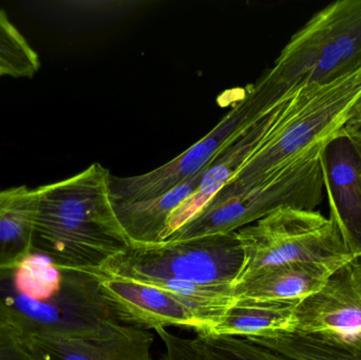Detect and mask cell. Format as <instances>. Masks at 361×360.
<instances>
[{
  "label": "cell",
  "mask_w": 361,
  "mask_h": 360,
  "mask_svg": "<svg viewBox=\"0 0 361 360\" xmlns=\"http://www.w3.org/2000/svg\"><path fill=\"white\" fill-rule=\"evenodd\" d=\"M246 340L300 360H361V334L343 340L334 336L278 331Z\"/></svg>",
  "instance_id": "cell-17"
},
{
  "label": "cell",
  "mask_w": 361,
  "mask_h": 360,
  "mask_svg": "<svg viewBox=\"0 0 361 360\" xmlns=\"http://www.w3.org/2000/svg\"><path fill=\"white\" fill-rule=\"evenodd\" d=\"M277 104L257 118L235 143L222 150L207 165L203 179L195 194L171 215L167 239L195 218L258 150L273 124L274 110Z\"/></svg>",
  "instance_id": "cell-11"
},
{
  "label": "cell",
  "mask_w": 361,
  "mask_h": 360,
  "mask_svg": "<svg viewBox=\"0 0 361 360\" xmlns=\"http://www.w3.org/2000/svg\"><path fill=\"white\" fill-rule=\"evenodd\" d=\"M298 304L233 298L209 336L252 338L290 331L293 315Z\"/></svg>",
  "instance_id": "cell-16"
},
{
  "label": "cell",
  "mask_w": 361,
  "mask_h": 360,
  "mask_svg": "<svg viewBox=\"0 0 361 360\" xmlns=\"http://www.w3.org/2000/svg\"><path fill=\"white\" fill-rule=\"evenodd\" d=\"M110 175L93 163L73 177L35 188L33 251L59 266L99 274L128 249L114 211Z\"/></svg>",
  "instance_id": "cell-2"
},
{
  "label": "cell",
  "mask_w": 361,
  "mask_h": 360,
  "mask_svg": "<svg viewBox=\"0 0 361 360\" xmlns=\"http://www.w3.org/2000/svg\"><path fill=\"white\" fill-rule=\"evenodd\" d=\"M0 76H6V73H4V70L0 68Z\"/></svg>",
  "instance_id": "cell-22"
},
{
  "label": "cell",
  "mask_w": 361,
  "mask_h": 360,
  "mask_svg": "<svg viewBox=\"0 0 361 360\" xmlns=\"http://www.w3.org/2000/svg\"><path fill=\"white\" fill-rule=\"evenodd\" d=\"M192 342L204 360H300L246 338L197 335Z\"/></svg>",
  "instance_id": "cell-19"
},
{
  "label": "cell",
  "mask_w": 361,
  "mask_h": 360,
  "mask_svg": "<svg viewBox=\"0 0 361 360\" xmlns=\"http://www.w3.org/2000/svg\"><path fill=\"white\" fill-rule=\"evenodd\" d=\"M237 232L245 254L240 279L261 268L295 262L337 270L357 258L350 254L336 224L317 211L282 207Z\"/></svg>",
  "instance_id": "cell-6"
},
{
  "label": "cell",
  "mask_w": 361,
  "mask_h": 360,
  "mask_svg": "<svg viewBox=\"0 0 361 360\" xmlns=\"http://www.w3.org/2000/svg\"><path fill=\"white\" fill-rule=\"evenodd\" d=\"M244 266L245 254L235 230L179 242L130 245L111 258L99 274L150 285L195 283L235 287Z\"/></svg>",
  "instance_id": "cell-5"
},
{
  "label": "cell",
  "mask_w": 361,
  "mask_h": 360,
  "mask_svg": "<svg viewBox=\"0 0 361 360\" xmlns=\"http://www.w3.org/2000/svg\"><path fill=\"white\" fill-rule=\"evenodd\" d=\"M324 187L330 219L350 254L361 258V164L343 131L326 148Z\"/></svg>",
  "instance_id": "cell-10"
},
{
  "label": "cell",
  "mask_w": 361,
  "mask_h": 360,
  "mask_svg": "<svg viewBox=\"0 0 361 360\" xmlns=\"http://www.w3.org/2000/svg\"><path fill=\"white\" fill-rule=\"evenodd\" d=\"M279 101L281 99L276 95L269 78L263 75L210 132L177 158L143 175L127 178L110 175L112 203H135L156 198L197 175Z\"/></svg>",
  "instance_id": "cell-7"
},
{
  "label": "cell",
  "mask_w": 361,
  "mask_h": 360,
  "mask_svg": "<svg viewBox=\"0 0 361 360\" xmlns=\"http://www.w3.org/2000/svg\"><path fill=\"white\" fill-rule=\"evenodd\" d=\"M35 204V188L0 190V271L12 268L33 249Z\"/></svg>",
  "instance_id": "cell-15"
},
{
  "label": "cell",
  "mask_w": 361,
  "mask_h": 360,
  "mask_svg": "<svg viewBox=\"0 0 361 360\" xmlns=\"http://www.w3.org/2000/svg\"><path fill=\"white\" fill-rule=\"evenodd\" d=\"M0 360H40L29 337L17 328L0 319Z\"/></svg>",
  "instance_id": "cell-20"
},
{
  "label": "cell",
  "mask_w": 361,
  "mask_h": 360,
  "mask_svg": "<svg viewBox=\"0 0 361 360\" xmlns=\"http://www.w3.org/2000/svg\"><path fill=\"white\" fill-rule=\"evenodd\" d=\"M0 319L27 337H101L124 325L99 274L59 266L33 249L0 271Z\"/></svg>",
  "instance_id": "cell-1"
},
{
  "label": "cell",
  "mask_w": 361,
  "mask_h": 360,
  "mask_svg": "<svg viewBox=\"0 0 361 360\" xmlns=\"http://www.w3.org/2000/svg\"><path fill=\"white\" fill-rule=\"evenodd\" d=\"M288 332L343 340L360 335L361 258L337 268L319 291L299 302Z\"/></svg>",
  "instance_id": "cell-8"
},
{
  "label": "cell",
  "mask_w": 361,
  "mask_h": 360,
  "mask_svg": "<svg viewBox=\"0 0 361 360\" xmlns=\"http://www.w3.org/2000/svg\"><path fill=\"white\" fill-rule=\"evenodd\" d=\"M40 360H152L148 330L122 325L101 337H29Z\"/></svg>",
  "instance_id": "cell-12"
},
{
  "label": "cell",
  "mask_w": 361,
  "mask_h": 360,
  "mask_svg": "<svg viewBox=\"0 0 361 360\" xmlns=\"http://www.w3.org/2000/svg\"><path fill=\"white\" fill-rule=\"evenodd\" d=\"M156 332L165 346V353L160 360H204L192 340L180 337L166 329H157Z\"/></svg>",
  "instance_id": "cell-21"
},
{
  "label": "cell",
  "mask_w": 361,
  "mask_h": 360,
  "mask_svg": "<svg viewBox=\"0 0 361 360\" xmlns=\"http://www.w3.org/2000/svg\"><path fill=\"white\" fill-rule=\"evenodd\" d=\"M330 142L313 146L250 187L208 203L165 242L235 232L282 207L316 211L326 196V148Z\"/></svg>",
  "instance_id": "cell-3"
},
{
  "label": "cell",
  "mask_w": 361,
  "mask_h": 360,
  "mask_svg": "<svg viewBox=\"0 0 361 360\" xmlns=\"http://www.w3.org/2000/svg\"><path fill=\"white\" fill-rule=\"evenodd\" d=\"M336 271L326 264L295 262L261 268L240 279L235 299L300 302L319 291Z\"/></svg>",
  "instance_id": "cell-13"
},
{
  "label": "cell",
  "mask_w": 361,
  "mask_h": 360,
  "mask_svg": "<svg viewBox=\"0 0 361 360\" xmlns=\"http://www.w3.org/2000/svg\"><path fill=\"white\" fill-rule=\"evenodd\" d=\"M361 67V0H338L316 12L267 72L280 97L326 84Z\"/></svg>",
  "instance_id": "cell-4"
},
{
  "label": "cell",
  "mask_w": 361,
  "mask_h": 360,
  "mask_svg": "<svg viewBox=\"0 0 361 360\" xmlns=\"http://www.w3.org/2000/svg\"><path fill=\"white\" fill-rule=\"evenodd\" d=\"M99 276L104 296L121 323L148 331L177 327L205 335L204 323L177 294L124 277Z\"/></svg>",
  "instance_id": "cell-9"
},
{
  "label": "cell",
  "mask_w": 361,
  "mask_h": 360,
  "mask_svg": "<svg viewBox=\"0 0 361 360\" xmlns=\"http://www.w3.org/2000/svg\"><path fill=\"white\" fill-rule=\"evenodd\" d=\"M0 68L6 76L31 78L40 68L39 56L6 13L0 10Z\"/></svg>",
  "instance_id": "cell-18"
},
{
  "label": "cell",
  "mask_w": 361,
  "mask_h": 360,
  "mask_svg": "<svg viewBox=\"0 0 361 360\" xmlns=\"http://www.w3.org/2000/svg\"><path fill=\"white\" fill-rule=\"evenodd\" d=\"M206 167L162 196L140 202L114 204L116 218L130 245H157L166 241L171 215L195 194Z\"/></svg>",
  "instance_id": "cell-14"
}]
</instances>
